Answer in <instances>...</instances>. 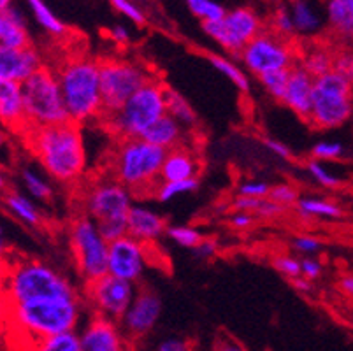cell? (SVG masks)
Here are the masks:
<instances>
[{
    "instance_id": "6da1fadb",
    "label": "cell",
    "mask_w": 353,
    "mask_h": 351,
    "mask_svg": "<svg viewBox=\"0 0 353 351\" xmlns=\"http://www.w3.org/2000/svg\"><path fill=\"white\" fill-rule=\"evenodd\" d=\"M28 143L46 174L60 185H76L86 172V148L81 125L67 121L28 128Z\"/></svg>"
},
{
    "instance_id": "7a4b0ae2",
    "label": "cell",
    "mask_w": 353,
    "mask_h": 351,
    "mask_svg": "<svg viewBox=\"0 0 353 351\" xmlns=\"http://www.w3.org/2000/svg\"><path fill=\"white\" fill-rule=\"evenodd\" d=\"M57 79L72 123L101 120V62L95 58L74 57L57 70Z\"/></svg>"
},
{
    "instance_id": "3957f363",
    "label": "cell",
    "mask_w": 353,
    "mask_h": 351,
    "mask_svg": "<svg viewBox=\"0 0 353 351\" xmlns=\"http://www.w3.org/2000/svg\"><path fill=\"white\" fill-rule=\"evenodd\" d=\"M83 317V295L79 297L32 299L11 304V318L16 328L34 341L54 334L76 330Z\"/></svg>"
},
{
    "instance_id": "277c9868",
    "label": "cell",
    "mask_w": 353,
    "mask_h": 351,
    "mask_svg": "<svg viewBox=\"0 0 353 351\" xmlns=\"http://www.w3.org/2000/svg\"><path fill=\"white\" fill-rule=\"evenodd\" d=\"M165 150L144 139H123L113 151L109 163L111 178L136 195H153L160 185V170L165 160Z\"/></svg>"
},
{
    "instance_id": "5b68a950",
    "label": "cell",
    "mask_w": 353,
    "mask_h": 351,
    "mask_svg": "<svg viewBox=\"0 0 353 351\" xmlns=\"http://www.w3.org/2000/svg\"><path fill=\"white\" fill-rule=\"evenodd\" d=\"M167 86L152 77L117 112L101 118L109 132L120 141L141 139L144 132L167 114Z\"/></svg>"
},
{
    "instance_id": "8992f818",
    "label": "cell",
    "mask_w": 353,
    "mask_h": 351,
    "mask_svg": "<svg viewBox=\"0 0 353 351\" xmlns=\"http://www.w3.org/2000/svg\"><path fill=\"white\" fill-rule=\"evenodd\" d=\"M78 288L67 276L41 260L16 263L8 276V297L11 304L32 299L79 297Z\"/></svg>"
},
{
    "instance_id": "52a82bcc",
    "label": "cell",
    "mask_w": 353,
    "mask_h": 351,
    "mask_svg": "<svg viewBox=\"0 0 353 351\" xmlns=\"http://www.w3.org/2000/svg\"><path fill=\"white\" fill-rule=\"evenodd\" d=\"M21 95L28 128L53 127L70 121L54 70L41 67L21 83Z\"/></svg>"
},
{
    "instance_id": "ba28073f",
    "label": "cell",
    "mask_w": 353,
    "mask_h": 351,
    "mask_svg": "<svg viewBox=\"0 0 353 351\" xmlns=\"http://www.w3.org/2000/svg\"><path fill=\"white\" fill-rule=\"evenodd\" d=\"M353 112V86L334 70L316 77L311 93L307 121L316 128L330 130L343 127Z\"/></svg>"
},
{
    "instance_id": "9c48e42d",
    "label": "cell",
    "mask_w": 353,
    "mask_h": 351,
    "mask_svg": "<svg viewBox=\"0 0 353 351\" xmlns=\"http://www.w3.org/2000/svg\"><path fill=\"white\" fill-rule=\"evenodd\" d=\"M69 246L74 265L83 281H95L108 274L109 243L102 237L97 223L92 218L81 214L72 221Z\"/></svg>"
},
{
    "instance_id": "30bf717a",
    "label": "cell",
    "mask_w": 353,
    "mask_h": 351,
    "mask_svg": "<svg viewBox=\"0 0 353 351\" xmlns=\"http://www.w3.org/2000/svg\"><path fill=\"white\" fill-rule=\"evenodd\" d=\"M150 79H152L150 70L143 63L134 60L108 58L101 62V118L117 112Z\"/></svg>"
},
{
    "instance_id": "8fae6325",
    "label": "cell",
    "mask_w": 353,
    "mask_h": 351,
    "mask_svg": "<svg viewBox=\"0 0 353 351\" xmlns=\"http://www.w3.org/2000/svg\"><path fill=\"white\" fill-rule=\"evenodd\" d=\"M202 30L211 41L232 54H239L246 44L265 28L264 18L250 6H239L225 12L220 21L202 23Z\"/></svg>"
},
{
    "instance_id": "7c38bea8",
    "label": "cell",
    "mask_w": 353,
    "mask_h": 351,
    "mask_svg": "<svg viewBox=\"0 0 353 351\" xmlns=\"http://www.w3.org/2000/svg\"><path fill=\"white\" fill-rule=\"evenodd\" d=\"M241 66H245L252 76L260 77L274 70H287L295 66L297 53L288 39L264 30L246 44L237 54Z\"/></svg>"
},
{
    "instance_id": "4fadbf2b",
    "label": "cell",
    "mask_w": 353,
    "mask_h": 351,
    "mask_svg": "<svg viewBox=\"0 0 353 351\" xmlns=\"http://www.w3.org/2000/svg\"><path fill=\"white\" fill-rule=\"evenodd\" d=\"M83 205L86 217L99 225L108 221H127L134 201L132 193L109 176L97 179L86 188Z\"/></svg>"
},
{
    "instance_id": "5bb4252c",
    "label": "cell",
    "mask_w": 353,
    "mask_h": 351,
    "mask_svg": "<svg viewBox=\"0 0 353 351\" xmlns=\"http://www.w3.org/2000/svg\"><path fill=\"white\" fill-rule=\"evenodd\" d=\"M136 292L137 285L121 281L111 274L85 283V299L94 309L95 317L108 318L117 323L134 301Z\"/></svg>"
},
{
    "instance_id": "9a60e30c",
    "label": "cell",
    "mask_w": 353,
    "mask_h": 351,
    "mask_svg": "<svg viewBox=\"0 0 353 351\" xmlns=\"http://www.w3.org/2000/svg\"><path fill=\"white\" fill-rule=\"evenodd\" d=\"M148 246L150 244L139 243L130 236H123L109 243L108 274L121 281L137 285L143 279L148 263H150Z\"/></svg>"
},
{
    "instance_id": "2e32d148",
    "label": "cell",
    "mask_w": 353,
    "mask_h": 351,
    "mask_svg": "<svg viewBox=\"0 0 353 351\" xmlns=\"http://www.w3.org/2000/svg\"><path fill=\"white\" fill-rule=\"evenodd\" d=\"M162 299L152 288H137L136 297L118 321L123 336L130 341H141L153 332L162 317Z\"/></svg>"
},
{
    "instance_id": "e0dca14e",
    "label": "cell",
    "mask_w": 353,
    "mask_h": 351,
    "mask_svg": "<svg viewBox=\"0 0 353 351\" xmlns=\"http://www.w3.org/2000/svg\"><path fill=\"white\" fill-rule=\"evenodd\" d=\"M81 351H128L127 337L117 321L94 317L79 332Z\"/></svg>"
},
{
    "instance_id": "ac0fdd59",
    "label": "cell",
    "mask_w": 353,
    "mask_h": 351,
    "mask_svg": "<svg viewBox=\"0 0 353 351\" xmlns=\"http://www.w3.org/2000/svg\"><path fill=\"white\" fill-rule=\"evenodd\" d=\"M43 67V58L35 48L12 50L0 44V79L25 83Z\"/></svg>"
},
{
    "instance_id": "d6986e66",
    "label": "cell",
    "mask_w": 353,
    "mask_h": 351,
    "mask_svg": "<svg viewBox=\"0 0 353 351\" xmlns=\"http://www.w3.org/2000/svg\"><path fill=\"white\" fill-rule=\"evenodd\" d=\"M165 218L146 205H132L127 217V236L143 244H153L165 236Z\"/></svg>"
},
{
    "instance_id": "ffe728a7",
    "label": "cell",
    "mask_w": 353,
    "mask_h": 351,
    "mask_svg": "<svg viewBox=\"0 0 353 351\" xmlns=\"http://www.w3.org/2000/svg\"><path fill=\"white\" fill-rule=\"evenodd\" d=\"M313 77L299 66L295 63L288 74L287 90H285L281 104L287 106L294 114H297L301 120L310 118L311 111V93H313Z\"/></svg>"
},
{
    "instance_id": "44dd1931",
    "label": "cell",
    "mask_w": 353,
    "mask_h": 351,
    "mask_svg": "<svg viewBox=\"0 0 353 351\" xmlns=\"http://www.w3.org/2000/svg\"><path fill=\"white\" fill-rule=\"evenodd\" d=\"M201 160L188 146H178L165 153V160L160 170V181H187L199 178Z\"/></svg>"
},
{
    "instance_id": "7402d4cb",
    "label": "cell",
    "mask_w": 353,
    "mask_h": 351,
    "mask_svg": "<svg viewBox=\"0 0 353 351\" xmlns=\"http://www.w3.org/2000/svg\"><path fill=\"white\" fill-rule=\"evenodd\" d=\"M0 123L16 130L28 128L20 83L0 79Z\"/></svg>"
},
{
    "instance_id": "603a6c76",
    "label": "cell",
    "mask_w": 353,
    "mask_h": 351,
    "mask_svg": "<svg viewBox=\"0 0 353 351\" xmlns=\"http://www.w3.org/2000/svg\"><path fill=\"white\" fill-rule=\"evenodd\" d=\"M0 44L12 50H25L32 46L27 19L14 6L0 11Z\"/></svg>"
},
{
    "instance_id": "cb8c5ba5",
    "label": "cell",
    "mask_w": 353,
    "mask_h": 351,
    "mask_svg": "<svg viewBox=\"0 0 353 351\" xmlns=\"http://www.w3.org/2000/svg\"><path fill=\"white\" fill-rule=\"evenodd\" d=\"M185 135H187V130L172 116L165 114L148 128L141 139L153 144V146H159L162 150L169 151L178 146H183L185 144Z\"/></svg>"
},
{
    "instance_id": "d4e9b609",
    "label": "cell",
    "mask_w": 353,
    "mask_h": 351,
    "mask_svg": "<svg viewBox=\"0 0 353 351\" xmlns=\"http://www.w3.org/2000/svg\"><path fill=\"white\" fill-rule=\"evenodd\" d=\"M325 16L332 34L353 44V0H325Z\"/></svg>"
},
{
    "instance_id": "484cf974",
    "label": "cell",
    "mask_w": 353,
    "mask_h": 351,
    "mask_svg": "<svg viewBox=\"0 0 353 351\" xmlns=\"http://www.w3.org/2000/svg\"><path fill=\"white\" fill-rule=\"evenodd\" d=\"M4 208L11 212L16 220L20 221V223L27 225V227L35 228L43 223V217H41L39 208H37L35 202H32L27 195H23V193H6Z\"/></svg>"
},
{
    "instance_id": "4316f807",
    "label": "cell",
    "mask_w": 353,
    "mask_h": 351,
    "mask_svg": "<svg viewBox=\"0 0 353 351\" xmlns=\"http://www.w3.org/2000/svg\"><path fill=\"white\" fill-rule=\"evenodd\" d=\"M288 12H290L292 23H294L295 34H314L322 28V18L313 6L306 0H294L288 6Z\"/></svg>"
},
{
    "instance_id": "83f0119b",
    "label": "cell",
    "mask_w": 353,
    "mask_h": 351,
    "mask_svg": "<svg viewBox=\"0 0 353 351\" xmlns=\"http://www.w3.org/2000/svg\"><path fill=\"white\" fill-rule=\"evenodd\" d=\"M208 62L213 66L214 70L223 74L241 93H250V90H252V81H250L248 74L241 69L239 63L234 62L232 58H227L223 57V54L218 53H210L208 54Z\"/></svg>"
},
{
    "instance_id": "f1b7e54d",
    "label": "cell",
    "mask_w": 353,
    "mask_h": 351,
    "mask_svg": "<svg viewBox=\"0 0 353 351\" xmlns=\"http://www.w3.org/2000/svg\"><path fill=\"white\" fill-rule=\"evenodd\" d=\"M25 2H27V8L30 9L32 16L43 30L54 35V37H63L67 34V25L54 14L53 9L44 0H25Z\"/></svg>"
},
{
    "instance_id": "f546056e",
    "label": "cell",
    "mask_w": 353,
    "mask_h": 351,
    "mask_svg": "<svg viewBox=\"0 0 353 351\" xmlns=\"http://www.w3.org/2000/svg\"><path fill=\"white\" fill-rule=\"evenodd\" d=\"M167 114L172 116L179 125H181L185 130H190V128L197 127V114H195L194 108L190 106V102L178 93L176 90L167 88Z\"/></svg>"
},
{
    "instance_id": "4dcf8cb0",
    "label": "cell",
    "mask_w": 353,
    "mask_h": 351,
    "mask_svg": "<svg viewBox=\"0 0 353 351\" xmlns=\"http://www.w3.org/2000/svg\"><path fill=\"white\" fill-rule=\"evenodd\" d=\"M295 209L301 217L304 218H325V220H334L343 214L341 208L327 199L320 197H299L295 202Z\"/></svg>"
},
{
    "instance_id": "1f68e13d",
    "label": "cell",
    "mask_w": 353,
    "mask_h": 351,
    "mask_svg": "<svg viewBox=\"0 0 353 351\" xmlns=\"http://www.w3.org/2000/svg\"><path fill=\"white\" fill-rule=\"evenodd\" d=\"M30 351H81L79 332L70 330V332L54 334V336L34 341Z\"/></svg>"
},
{
    "instance_id": "d6a6232c",
    "label": "cell",
    "mask_w": 353,
    "mask_h": 351,
    "mask_svg": "<svg viewBox=\"0 0 353 351\" xmlns=\"http://www.w3.org/2000/svg\"><path fill=\"white\" fill-rule=\"evenodd\" d=\"M332 62L334 54L330 53V51L322 50V48H314V50H310L307 53H304L301 67H303L313 79H316V77L323 76V74L332 70Z\"/></svg>"
},
{
    "instance_id": "836d02e7",
    "label": "cell",
    "mask_w": 353,
    "mask_h": 351,
    "mask_svg": "<svg viewBox=\"0 0 353 351\" xmlns=\"http://www.w3.org/2000/svg\"><path fill=\"white\" fill-rule=\"evenodd\" d=\"M21 183H23L25 190L30 193L32 197L37 199V201H51V199H53V186H51V183H48L37 170H21Z\"/></svg>"
},
{
    "instance_id": "e575fe53",
    "label": "cell",
    "mask_w": 353,
    "mask_h": 351,
    "mask_svg": "<svg viewBox=\"0 0 353 351\" xmlns=\"http://www.w3.org/2000/svg\"><path fill=\"white\" fill-rule=\"evenodd\" d=\"M199 188V178L187 179V181H160L157 186L155 195L159 202H171L176 197L187 195V193H194Z\"/></svg>"
},
{
    "instance_id": "d590c367",
    "label": "cell",
    "mask_w": 353,
    "mask_h": 351,
    "mask_svg": "<svg viewBox=\"0 0 353 351\" xmlns=\"http://www.w3.org/2000/svg\"><path fill=\"white\" fill-rule=\"evenodd\" d=\"M185 4L190 9L192 14L201 19L202 23L220 21L227 12V9L216 0H185Z\"/></svg>"
},
{
    "instance_id": "8d00e7d4",
    "label": "cell",
    "mask_w": 353,
    "mask_h": 351,
    "mask_svg": "<svg viewBox=\"0 0 353 351\" xmlns=\"http://www.w3.org/2000/svg\"><path fill=\"white\" fill-rule=\"evenodd\" d=\"M165 236L176 243L178 246L187 248V250H194L202 239H204V234L202 230H199L197 227H192V225H176V227H167Z\"/></svg>"
},
{
    "instance_id": "74e56055",
    "label": "cell",
    "mask_w": 353,
    "mask_h": 351,
    "mask_svg": "<svg viewBox=\"0 0 353 351\" xmlns=\"http://www.w3.org/2000/svg\"><path fill=\"white\" fill-rule=\"evenodd\" d=\"M288 74H290V69L274 70V72L264 74V76L256 77V79H259V83L262 85V88L268 92L269 97H272L274 101L281 102L283 101L285 90H287Z\"/></svg>"
},
{
    "instance_id": "f35d334b",
    "label": "cell",
    "mask_w": 353,
    "mask_h": 351,
    "mask_svg": "<svg viewBox=\"0 0 353 351\" xmlns=\"http://www.w3.org/2000/svg\"><path fill=\"white\" fill-rule=\"evenodd\" d=\"M311 154H313V160H319V162H334L345 154V146L338 141H320L311 148Z\"/></svg>"
},
{
    "instance_id": "ab89813d",
    "label": "cell",
    "mask_w": 353,
    "mask_h": 351,
    "mask_svg": "<svg viewBox=\"0 0 353 351\" xmlns=\"http://www.w3.org/2000/svg\"><path fill=\"white\" fill-rule=\"evenodd\" d=\"M307 172H310L311 178L319 183L323 188H338L341 185V178L336 176L334 172H330L323 162H319V160H310L307 162Z\"/></svg>"
},
{
    "instance_id": "60d3db41",
    "label": "cell",
    "mask_w": 353,
    "mask_h": 351,
    "mask_svg": "<svg viewBox=\"0 0 353 351\" xmlns=\"http://www.w3.org/2000/svg\"><path fill=\"white\" fill-rule=\"evenodd\" d=\"M268 199L287 209L288 205H295V202L299 201V190L290 183H280V185L271 186Z\"/></svg>"
},
{
    "instance_id": "b9f144b4",
    "label": "cell",
    "mask_w": 353,
    "mask_h": 351,
    "mask_svg": "<svg viewBox=\"0 0 353 351\" xmlns=\"http://www.w3.org/2000/svg\"><path fill=\"white\" fill-rule=\"evenodd\" d=\"M271 32H274L276 35H280L283 39H292L295 35L294 23H292L290 12L288 8H278L272 14L271 19Z\"/></svg>"
},
{
    "instance_id": "7bdbcfd3",
    "label": "cell",
    "mask_w": 353,
    "mask_h": 351,
    "mask_svg": "<svg viewBox=\"0 0 353 351\" xmlns=\"http://www.w3.org/2000/svg\"><path fill=\"white\" fill-rule=\"evenodd\" d=\"M109 4L113 6L121 16H125L128 21H132V23L144 25V21H146V14H144L143 9L134 0H109Z\"/></svg>"
},
{
    "instance_id": "ee69618b",
    "label": "cell",
    "mask_w": 353,
    "mask_h": 351,
    "mask_svg": "<svg viewBox=\"0 0 353 351\" xmlns=\"http://www.w3.org/2000/svg\"><path fill=\"white\" fill-rule=\"evenodd\" d=\"M274 267L281 276L288 279H295L301 276V259H295L292 255H278L272 260Z\"/></svg>"
},
{
    "instance_id": "f6af8a7d",
    "label": "cell",
    "mask_w": 353,
    "mask_h": 351,
    "mask_svg": "<svg viewBox=\"0 0 353 351\" xmlns=\"http://www.w3.org/2000/svg\"><path fill=\"white\" fill-rule=\"evenodd\" d=\"M269 192H271V185L265 181H260V179H248V181H243L237 188V195L241 197H252V199H268Z\"/></svg>"
},
{
    "instance_id": "bcb514c9",
    "label": "cell",
    "mask_w": 353,
    "mask_h": 351,
    "mask_svg": "<svg viewBox=\"0 0 353 351\" xmlns=\"http://www.w3.org/2000/svg\"><path fill=\"white\" fill-rule=\"evenodd\" d=\"M153 351H197V344L188 337L171 336L159 341Z\"/></svg>"
},
{
    "instance_id": "7dc6e473",
    "label": "cell",
    "mask_w": 353,
    "mask_h": 351,
    "mask_svg": "<svg viewBox=\"0 0 353 351\" xmlns=\"http://www.w3.org/2000/svg\"><path fill=\"white\" fill-rule=\"evenodd\" d=\"M322 241L319 237H313V236H306V234H301V236H295L292 239V248H294L297 253L304 257H311V255H316L320 250H322Z\"/></svg>"
},
{
    "instance_id": "c3c4849f",
    "label": "cell",
    "mask_w": 353,
    "mask_h": 351,
    "mask_svg": "<svg viewBox=\"0 0 353 351\" xmlns=\"http://www.w3.org/2000/svg\"><path fill=\"white\" fill-rule=\"evenodd\" d=\"M332 70L345 77L353 86V51H341V53L334 54Z\"/></svg>"
},
{
    "instance_id": "681fc988",
    "label": "cell",
    "mask_w": 353,
    "mask_h": 351,
    "mask_svg": "<svg viewBox=\"0 0 353 351\" xmlns=\"http://www.w3.org/2000/svg\"><path fill=\"white\" fill-rule=\"evenodd\" d=\"M323 272V265L319 259H313V257H304L301 259V276L306 278L307 281H314L319 279Z\"/></svg>"
},
{
    "instance_id": "f907efd6",
    "label": "cell",
    "mask_w": 353,
    "mask_h": 351,
    "mask_svg": "<svg viewBox=\"0 0 353 351\" xmlns=\"http://www.w3.org/2000/svg\"><path fill=\"white\" fill-rule=\"evenodd\" d=\"M192 253H194L195 259L202 260V262H204V260H211L218 253V243L214 239L204 237V239L192 250Z\"/></svg>"
},
{
    "instance_id": "816d5d0a",
    "label": "cell",
    "mask_w": 353,
    "mask_h": 351,
    "mask_svg": "<svg viewBox=\"0 0 353 351\" xmlns=\"http://www.w3.org/2000/svg\"><path fill=\"white\" fill-rule=\"evenodd\" d=\"M211 351H248L239 341H236L234 337H230L229 334H220L214 339Z\"/></svg>"
},
{
    "instance_id": "f5cc1de1",
    "label": "cell",
    "mask_w": 353,
    "mask_h": 351,
    "mask_svg": "<svg viewBox=\"0 0 353 351\" xmlns=\"http://www.w3.org/2000/svg\"><path fill=\"white\" fill-rule=\"evenodd\" d=\"M264 146H265V150L271 151L274 157H278V159H281V160H288L292 157L290 148H288L287 144H283L281 141H278V139H272V137H265Z\"/></svg>"
},
{
    "instance_id": "db71d44e",
    "label": "cell",
    "mask_w": 353,
    "mask_h": 351,
    "mask_svg": "<svg viewBox=\"0 0 353 351\" xmlns=\"http://www.w3.org/2000/svg\"><path fill=\"white\" fill-rule=\"evenodd\" d=\"M264 201V199H262ZM260 199H252V197H241V195H237L236 199H234L232 202V208L236 209V211H243V212H250V214H256V211H259L260 208Z\"/></svg>"
},
{
    "instance_id": "11a10c76",
    "label": "cell",
    "mask_w": 353,
    "mask_h": 351,
    "mask_svg": "<svg viewBox=\"0 0 353 351\" xmlns=\"http://www.w3.org/2000/svg\"><path fill=\"white\" fill-rule=\"evenodd\" d=\"M229 221L236 230H248V228L256 221V217L255 214H250V212L236 211L232 217H230Z\"/></svg>"
},
{
    "instance_id": "9f6ffc18",
    "label": "cell",
    "mask_w": 353,
    "mask_h": 351,
    "mask_svg": "<svg viewBox=\"0 0 353 351\" xmlns=\"http://www.w3.org/2000/svg\"><path fill=\"white\" fill-rule=\"evenodd\" d=\"M109 39H111L113 43H117L118 46H125V44H128L130 41H132V35H130L128 27L118 23L114 25V27L109 28Z\"/></svg>"
},
{
    "instance_id": "6f0895ef",
    "label": "cell",
    "mask_w": 353,
    "mask_h": 351,
    "mask_svg": "<svg viewBox=\"0 0 353 351\" xmlns=\"http://www.w3.org/2000/svg\"><path fill=\"white\" fill-rule=\"evenodd\" d=\"M283 211H285V208H281L280 204L272 202L271 199H264V201L260 202V208H259V211H256L255 217L274 218V217H280Z\"/></svg>"
},
{
    "instance_id": "680465c9",
    "label": "cell",
    "mask_w": 353,
    "mask_h": 351,
    "mask_svg": "<svg viewBox=\"0 0 353 351\" xmlns=\"http://www.w3.org/2000/svg\"><path fill=\"white\" fill-rule=\"evenodd\" d=\"M292 285L295 286V290H297V292H303V294H310L311 290H313L311 281H307V279L303 278V276L292 279Z\"/></svg>"
},
{
    "instance_id": "91938a15",
    "label": "cell",
    "mask_w": 353,
    "mask_h": 351,
    "mask_svg": "<svg viewBox=\"0 0 353 351\" xmlns=\"http://www.w3.org/2000/svg\"><path fill=\"white\" fill-rule=\"evenodd\" d=\"M339 286H341V290L345 294L352 295L353 297V276H345V278L339 281Z\"/></svg>"
},
{
    "instance_id": "94428289",
    "label": "cell",
    "mask_w": 353,
    "mask_h": 351,
    "mask_svg": "<svg viewBox=\"0 0 353 351\" xmlns=\"http://www.w3.org/2000/svg\"><path fill=\"white\" fill-rule=\"evenodd\" d=\"M6 251H8V239H6L4 228L0 227V259L6 255Z\"/></svg>"
},
{
    "instance_id": "6125c7cd",
    "label": "cell",
    "mask_w": 353,
    "mask_h": 351,
    "mask_svg": "<svg viewBox=\"0 0 353 351\" xmlns=\"http://www.w3.org/2000/svg\"><path fill=\"white\" fill-rule=\"evenodd\" d=\"M14 6V0H0V11H4V9L11 8Z\"/></svg>"
},
{
    "instance_id": "be15d7a7",
    "label": "cell",
    "mask_w": 353,
    "mask_h": 351,
    "mask_svg": "<svg viewBox=\"0 0 353 351\" xmlns=\"http://www.w3.org/2000/svg\"><path fill=\"white\" fill-rule=\"evenodd\" d=\"M8 186V178H6V174L0 170V190H4Z\"/></svg>"
},
{
    "instance_id": "e7e4bbea",
    "label": "cell",
    "mask_w": 353,
    "mask_h": 351,
    "mask_svg": "<svg viewBox=\"0 0 353 351\" xmlns=\"http://www.w3.org/2000/svg\"><path fill=\"white\" fill-rule=\"evenodd\" d=\"M4 144H6V134L2 130H0V148L4 146Z\"/></svg>"
}]
</instances>
